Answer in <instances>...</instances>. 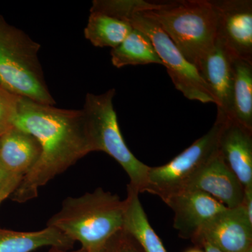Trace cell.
<instances>
[{"label": "cell", "mask_w": 252, "mask_h": 252, "mask_svg": "<svg viewBox=\"0 0 252 252\" xmlns=\"http://www.w3.org/2000/svg\"><path fill=\"white\" fill-rule=\"evenodd\" d=\"M201 248L203 249L205 252H223L208 243L203 244V245H202Z\"/></svg>", "instance_id": "cb8c5ba5"}, {"label": "cell", "mask_w": 252, "mask_h": 252, "mask_svg": "<svg viewBox=\"0 0 252 252\" xmlns=\"http://www.w3.org/2000/svg\"><path fill=\"white\" fill-rule=\"evenodd\" d=\"M217 144L220 157L244 189L252 188V130L234 119H224Z\"/></svg>", "instance_id": "7c38bea8"}, {"label": "cell", "mask_w": 252, "mask_h": 252, "mask_svg": "<svg viewBox=\"0 0 252 252\" xmlns=\"http://www.w3.org/2000/svg\"><path fill=\"white\" fill-rule=\"evenodd\" d=\"M74 242L52 227L34 232L0 228V252H32L44 247L68 250Z\"/></svg>", "instance_id": "9a60e30c"}, {"label": "cell", "mask_w": 252, "mask_h": 252, "mask_svg": "<svg viewBox=\"0 0 252 252\" xmlns=\"http://www.w3.org/2000/svg\"><path fill=\"white\" fill-rule=\"evenodd\" d=\"M90 11L84 35L96 47L115 49L132 30L129 23L122 20L99 11Z\"/></svg>", "instance_id": "d6986e66"}, {"label": "cell", "mask_w": 252, "mask_h": 252, "mask_svg": "<svg viewBox=\"0 0 252 252\" xmlns=\"http://www.w3.org/2000/svg\"><path fill=\"white\" fill-rule=\"evenodd\" d=\"M212 3L217 40L232 57L252 61V0H213Z\"/></svg>", "instance_id": "ba28073f"}, {"label": "cell", "mask_w": 252, "mask_h": 252, "mask_svg": "<svg viewBox=\"0 0 252 252\" xmlns=\"http://www.w3.org/2000/svg\"><path fill=\"white\" fill-rule=\"evenodd\" d=\"M41 152L40 144L34 136L14 126L0 138V164L11 176L27 175Z\"/></svg>", "instance_id": "5bb4252c"}, {"label": "cell", "mask_w": 252, "mask_h": 252, "mask_svg": "<svg viewBox=\"0 0 252 252\" xmlns=\"http://www.w3.org/2000/svg\"><path fill=\"white\" fill-rule=\"evenodd\" d=\"M246 252H252V248L250 249V250H249L248 251H247Z\"/></svg>", "instance_id": "83f0119b"}, {"label": "cell", "mask_w": 252, "mask_h": 252, "mask_svg": "<svg viewBox=\"0 0 252 252\" xmlns=\"http://www.w3.org/2000/svg\"><path fill=\"white\" fill-rule=\"evenodd\" d=\"M103 248V247H102ZM102 248L94 249V250H89L87 252H102Z\"/></svg>", "instance_id": "4316f807"}, {"label": "cell", "mask_w": 252, "mask_h": 252, "mask_svg": "<svg viewBox=\"0 0 252 252\" xmlns=\"http://www.w3.org/2000/svg\"><path fill=\"white\" fill-rule=\"evenodd\" d=\"M195 247L208 243L223 252H246L252 248V222L243 205L217 214L191 239Z\"/></svg>", "instance_id": "9c48e42d"}, {"label": "cell", "mask_w": 252, "mask_h": 252, "mask_svg": "<svg viewBox=\"0 0 252 252\" xmlns=\"http://www.w3.org/2000/svg\"><path fill=\"white\" fill-rule=\"evenodd\" d=\"M14 177L10 175L9 172L1 166L0 164V189L2 188L3 186L6 183L11 179V177Z\"/></svg>", "instance_id": "603a6c76"}, {"label": "cell", "mask_w": 252, "mask_h": 252, "mask_svg": "<svg viewBox=\"0 0 252 252\" xmlns=\"http://www.w3.org/2000/svg\"><path fill=\"white\" fill-rule=\"evenodd\" d=\"M90 11L114 16L142 32L152 41L177 90L190 100L215 104L196 68L185 59L160 25L140 9L138 0H94Z\"/></svg>", "instance_id": "277c9868"}, {"label": "cell", "mask_w": 252, "mask_h": 252, "mask_svg": "<svg viewBox=\"0 0 252 252\" xmlns=\"http://www.w3.org/2000/svg\"><path fill=\"white\" fill-rule=\"evenodd\" d=\"M50 252H87L86 250H84V249L81 248L79 250H75V251L72 252H67L65 251L64 250H62V249L59 248H52V250L50 251Z\"/></svg>", "instance_id": "d4e9b609"}, {"label": "cell", "mask_w": 252, "mask_h": 252, "mask_svg": "<svg viewBox=\"0 0 252 252\" xmlns=\"http://www.w3.org/2000/svg\"><path fill=\"white\" fill-rule=\"evenodd\" d=\"M138 4L144 14L160 25L185 59L196 69L216 44V14L211 0H138Z\"/></svg>", "instance_id": "3957f363"}, {"label": "cell", "mask_w": 252, "mask_h": 252, "mask_svg": "<svg viewBox=\"0 0 252 252\" xmlns=\"http://www.w3.org/2000/svg\"><path fill=\"white\" fill-rule=\"evenodd\" d=\"M197 70L215 99L217 115L232 119L233 89L232 57L220 41L217 39L213 49L200 62Z\"/></svg>", "instance_id": "8fae6325"}, {"label": "cell", "mask_w": 252, "mask_h": 252, "mask_svg": "<svg viewBox=\"0 0 252 252\" xmlns=\"http://www.w3.org/2000/svg\"><path fill=\"white\" fill-rule=\"evenodd\" d=\"M20 98L0 86V137L14 127Z\"/></svg>", "instance_id": "ffe728a7"}, {"label": "cell", "mask_w": 252, "mask_h": 252, "mask_svg": "<svg viewBox=\"0 0 252 252\" xmlns=\"http://www.w3.org/2000/svg\"><path fill=\"white\" fill-rule=\"evenodd\" d=\"M125 201L116 194L97 188L79 197L64 199L61 210L46 226L59 230L86 251L100 248L123 229Z\"/></svg>", "instance_id": "7a4b0ae2"}, {"label": "cell", "mask_w": 252, "mask_h": 252, "mask_svg": "<svg viewBox=\"0 0 252 252\" xmlns=\"http://www.w3.org/2000/svg\"><path fill=\"white\" fill-rule=\"evenodd\" d=\"M123 229L132 235L144 252H167L160 238L149 223L139 198V192L127 185Z\"/></svg>", "instance_id": "2e32d148"}, {"label": "cell", "mask_w": 252, "mask_h": 252, "mask_svg": "<svg viewBox=\"0 0 252 252\" xmlns=\"http://www.w3.org/2000/svg\"><path fill=\"white\" fill-rule=\"evenodd\" d=\"M40 47L0 15V86L19 97L54 105L38 58Z\"/></svg>", "instance_id": "5b68a950"}, {"label": "cell", "mask_w": 252, "mask_h": 252, "mask_svg": "<svg viewBox=\"0 0 252 252\" xmlns=\"http://www.w3.org/2000/svg\"><path fill=\"white\" fill-rule=\"evenodd\" d=\"M102 252H144L140 244L125 230L112 235L104 244Z\"/></svg>", "instance_id": "44dd1931"}, {"label": "cell", "mask_w": 252, "mask_h": 252, "mask_svg": "<svg viewBox=\"0 0 252 252\" xmlns=\"http://www.w3.org/2000/svg\"><path fill=\"white\" fill-rule=\"evenodd\" d=\"M185 252H205V251H204L203 249L195 247L194 248L189 249Z\"/></svg>", "instance_id": "484cf974"}, {"label": "cell", "mask_w": 252, "mask_h": 252, "mask_svg": "<svg viewBox=\"0 0 252 252\" xmlns=\"http://www.w3.org/2000/svg\"><path fill=\"white\" fill-rule=\"evenodd\" d=\"M232 66L233 71L232 119L252 130V61L232 57Z\"/></svg>", "instance_id": "e0dca14e"}, {"label": "cell", "mask_w": 252, "mask_h": 252, "mask_svg": "<svg viewBox=\"0 0 252 252\" xmlns=\"http://www.w3.org/2000/svg\"><path fill=\"white\" fill-rule=\"evenodd\" d=\"M111 57L113 65L117 68L149 64L162 65L150 39L133 28L120 45L111 50Z\"/></svg>", "instance_id": "ac0fdd59"}, {"label": "cell", "mask_w": 252, "mask_h": 252, "mask_svg": "<svg viewBox=\"0 0 252 252\" xmlns=\"http://www.w3.org/2000/svg\"><path fill=\"white\" fill-rule=\"evenodd\" d=\"M114 89L104 94H86L82 111L91 152H103L117 160L139 193L146 191L149 166L137 158L126 145L119 128L113 99Z\"/></svg>", "instance_id": "8992f818"}, {"label": "cell", "mask_w": 252, "mask_h": 252, "mask_svg": "<svg viewBox=\"0 0 252 252\" xmlns=\"http://www.w3.org/2000/svg\"><path fill=\"white\" fill-rule=\"evenodd\" d=\"M185 190L204 192L227 208L240 206L245 195L243 185L227 166L219 152L189 182Z\"/></svg>", "instance_id": "4fadbf2b"}, {"label": "cell", "mask_w": 252, "mask_h": 252, "mask_svg": "<svg viewBox=\"0 0 252 252\" xmlns=\"http://www.w3.org/2000/svg\"><path fill=\"white\" fill-rule=\"evenodd\" d=\"M217 115L210 130L165 165L149 167L146 191L162 201L182 191L189 182L218 152V137L223 120Z\"/></svg>", "instance_id": "52a82bcc"}, {"label": "cell", "mask_w": 252, "mask_h": 252, "mask_svg": "<svg viewBox=\"0 0 252 252\" xmlns=\"http://www.w3.org/2000/svg\"><path fill=\"white\" fill-rule=\"evenodd\" d=\"M173 210L174 228L181 238L190 240L212 217L227 207L211 195L196 190H185L165 199Z\"/></svg>", "instance_id": "30bf717a"}, {"label": "cell", "mask_w": 252, "mask_h": 252, "mask_svg": "<svg viewBox=\"0 0 252 252\" xmlns=\"http://www.w3.org/2000/svg\"><path fill=\"white\" fill-rule=\"evenodd\" d=\"M22 179V177L14 176V177H11V179L3 186L2 188L0 189V205L6 198L11 196V194L14 191L15 189L17 188Z\"/></svg>", "instance_id": "7402d4cb"}, {"label": "cell", "mask_w": 252, "mask_h": 252, "mask_svg": "<svg viewBox=\"0 0 252 252\" xmlns=\"http://www.w3.org/2000/svg\"><path fill=\"white\" fill-rule=\"evenodd\" d=\"M0 138H1V137H0Z\"/></svg>", "instance_id": "f1b7e54d"}, {"label": "cell", "mask_w": 252, "mask_h": 252, "mask_svg": "<svg viewBox=\"0 0 252 252\" xmlns=\"http://www.w3.org/2000/svg\"><path fill=\"white\" fill-rule=\"evenodd\" d=\"M14 126L34 136L41 149L38 161L9 197L16 203L36 198L39 188L92 152L82 109H60L21 97Z\"/></svg>", "instance_id": "6da1fadb"}]
</instances>
